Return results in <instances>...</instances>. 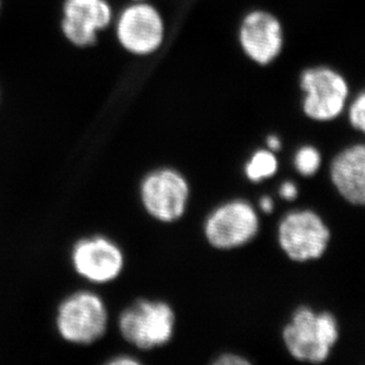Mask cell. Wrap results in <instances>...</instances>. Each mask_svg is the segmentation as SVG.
Wrapping results in <instances>:
<instances>
[{"label": "cell", "instance_id": "obj_22", "mask_svg": "<svg viewBox=\"0 0 365 365\" xmlns=\"http://www.w3.org/2000/svg\"><path fill=\"white\" fill-rule=\"evenodd\" d=\"M134 1H140V0H134Z\"/></svg>", "mask_w": 365, "mask_h": 365}, {"label": "cell", "instance_id": "obj_6", "mask_svg": "<svg viewBox=\"0 0 365 365\" xmlns=\"http://www.w3.org/2000/svg\"><path fill=\"white\" fill-rule=\"evenodd\" d=\"M258 213L248 201H227L217 207L205 221V237L217 250L242 247L257 237Z\"/></svg>", "mask_w": 365, "mask_h": 365}, {"label": "cell", "instance_id": "obj_7", "mask_svg": "<svg viewBox=\"0 0 365 365\" xmlns=\"http://www.w3.org/2000/svg\"><path fill=\"white\" fill-rule=\"evenodd\" d=\"M115 31L125 51L136 56L153 55L165 41V21L154 5L140 0L124 7Z\"/></svg>", "mask_w": 365, "mask_h": 365}, {"label": "cell", "instance_id": "obj_3", "mask_svg": "<svg viewBox=\"0 0 365 365\" xmlns=\"http://www.w3.org/2000/svg\"><path fill=\"white\" fill-rule=\"evenodd\" d=\"M303 91V111L317 122H329L339 118L349 100L348 81L337 70L329 66H314L300 75Z\"/></svg>", "mask_w": 365, "mask_h": 365}, {"label": "cell", "instance_id": "obj_4", "mask_svg": "<svg viewBox=\"0 0 365 365\" xmlns=\"http://www.w3.org/2000/svg\"><path fill=\"white\" fill-rule=\"evenodd\" d=\"M278 242L291 260L307 262L322 258L331 240L330 228L311 210H291L278 225Z\"/></svg>", "mask_w": 365, "mask_h": 365}, {"label": "cell", "instance_id": "obj_10", "mask_svg": "<svg viewBox=\"0 0 365 365\" xmlns=\"http://www.w3.org/2000/svg\"><path fill=\"white\" fill-rule=\"evenodd\" d=\"M113 21L107 0H66L63 5L62 30L66 38L78 48L95 44L98 32Z\"/></svg>", "mask_w": 365, "mask_h": 365}, {"label": "cell", "instance_id": "obj_13", "mask_svg": "<svg viewBox=\"0 0 365 365\" xmlns=\"http://www.w3.org/2000/svg\"><path fill=\"white\" fill-rule=\"evenodd\" d=\"M278 170V160L274 153L266 149H260L251 156L245 165V175L251 182H260L269 179Z\"/></svg>", "mask_w": 365, "mask_h": 365}, {"label": "cell", "instance_id": "obj_16", "mask_svg": "<svg viewBox=\"0 0 365 365\" xmlns=\"http://www.w3.org/2000/svg\"><path fill=\"white\" fill-rule=\"evenodd\" d=\"M213 364L215 365H248L251 362L248 359L242 357L240 355H235V354H224V355L219 356V359L214 361Z\"/></svg>", "mask_w": 365, "mask_h": 365}, {"label": "cell", "instance_id": "obj_14", "mask_svg": "<svg viewBox=\"0 0 365 365\" xmlns=\"http://www.w3.org/2000/svg\"><path fill=\"white\" fill-rule=\"evenodd\" d=\"M294 168L305 178L314 176L322 165L321 152L314 145H303L294 154Z\"/></svg>", "mask_w": 365, "mask_h": 365}, {"label": "cell", "instance_id": "obj_17", "mask_svg": "<svg viewBox=\"0 0 365 365\" xmlns=\"http://www.w3.org/2000/svg\"><path fill=\"white\" fill-rule=\"evenodd\" d=\"M279 195L284 200L292 201L298 197V188L292 181H285L280 185Z\"/></svg>", "mask_w": 365, "mask_h": 365}, {"label": "cell", "instance_id": "obj_9", "mask_svg": "<svg viewBox=\"0 0 365 365\" xmlns=\"http://www.w3.org/2000/svg\"><path fill=\"white\" fill-rule=\"evenodd\" d=\"M238 36L245 55L259 66H269L283 51V25L267 11L255 10L246 14Z\"/></svg>", "mask_w": 365, "mask_h": 365}, {"label": "cell", "instance_id": "obj_5", "mask_svg": "<svg viewBox=\"0 0 365 365\" xmlns=\"http://www.w3.org/2000/svg\"><path fill=\"white\" fill-rule=\"evenodd\" d=\"M190 183L174 168L154 169L140 186L141 202L147 213L161 222H175L185 215L190 201Z\"/></svg>", "mask_w": 365, "mask_h": 365}, {"label": "cell", "instance_id": "obj_18", "mask_svg": "<svg viewBox=\"0 0 365 365\" xmlns=\"http://www.w3.org/2000/svg\"><path fill=\"white\" fill-rule=\"evenodd\" d=\"M109 364L114 365H138L141 364V362L138 361V359H133V357H128V356H122V357H116V359H113L109 362Z\"/></svg>", "mask_w": 365, "mask_h": 365}, {"label": "cell", "instance_id": "obj_20", "mask_svg": "<svg viewBox=\"0 0 365 365\" xmlns=\"http://www.w3.org/2000/svg\"><path fill=\"white\" fill-rule=\"evenodd\" d=\"M259 203H260V208L264 213H272L273 208H274V201L272 197H262Z\"/></svg>", "mask_w": 365, "mask_h": 365}, {"label": "cell", "instance_id": "obj_12", "mask_svg": "<svg viewBox=\"0 0 365 365\" xmlns=\"http://www.w3.org/2000/svg\"><path fill=\"white\" fill-rule=\"evenodd\" d=\"M331 181L345 200L356 206L365 201V147L362 143L343 149L330 165Z\"/></svg>", "mask_w": 365, "mask_h": 365}, {"label": "cell", "instance_id": "obj_15", "mask_svg": "<svg viewBox=\"0 0 365 365\" xmlns=\"http://www.w3.org/2000/svg\"><path fill=\"white\" fill-rule=\"evenodd\" d=\"M349 122L356 130H365V95L363 91L355 97L349 107Z\"/></svg>", "mask_w": 365, "mask_h": 365}, {"label": "cell", "instance_id": "obj_1", "mask_svg": "<svg viewBox=\"0 0 365 365\" xmlns=\"http://www.w3.org/2000/svg\"><path fill=\"white\" fill-rule=\"evenodd\" d=\"M339 339L337 318L327 311L299 307L283 330L285 348L299 362L324 363Z\"/></svg>", "mask_w": 365, "mask_h": 365}, {"label": "cell", "instance_id": "obj_2", "mask_svg": "<svg viewBox=\"0 0 365 365\" xmlns=\"http://www.w3.org/2000/svg\"><path fill=\"white\" fill-rule=\"evenodd\" d=\"M175 323L173 307L163 300H136L118 318L122 337L145 351L168 344Z\"/></svg>", "mask_w": 365, "mask_h": 365}, {"label": "cell", "instance_id": "obj_19", "mask_svg": "<svg viewBox=\"0 0 365 365\" xmlns=\"http://www.w3.org/2000/svg\"><path fill=\"white\" fill-rule=\"evenodd\" d=\"M267 148L271 150V152H278L282 149V141H280V138L276 135H271L267 138Z\"/></svg>", "mask_w": 365, "mask_h": 365}, {"label": "cell", "instance_id": "obj_11", "mask_svg": "<svg viewBox=\"0 0 365 365\" xmlns=\"http://www.w3.org/2000/svg\"><path fill=\"white\" fill-rule=\"evenodd\" d=\"M73 260L81 276L100 284L116 279L124 265L121 248L102 237L78 242L73 248Z\"/></svg>", "mask_w": 365, "mask_h": 365}, {"label": "cell", "instance_id": "obj_21", "mask_svg": "<svg viewBox=\"0 0 365 365\" xmlns=\"http://www.w3.org/2000/svg\"><path fill=\"white\" fill-rule=\"evenodd\" d=\"M0 6H1V0H0Z\"/></svg>", "mask_w": 365, "mask_h": 365}, {"label": "cell", "instance_id": "obj_8", "mask_svg": "<svg viewBox=\"0 0 365 365\" xmlns=\"http://www.w3.org/2000/svg\"><path fill=\"white\" fill-rule=\"evenodd\" d=\"M57 327L66 341L91 344L103 337L107 331V307L93 293H76L59 307Z\"/></svg>", "mask_w": 365, "mask_h": 365}]
</instances>
